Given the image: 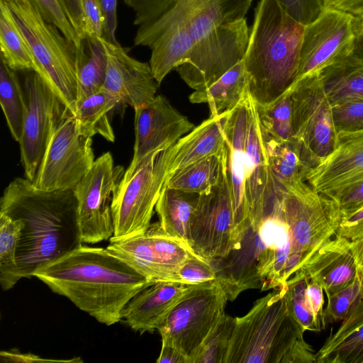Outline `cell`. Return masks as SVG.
Returning a JSON list of instances; mask_svg holds the SVG:
<instances>
[{"label":"cell","mask_w":363,"mask_h":363,"mask_svg":"<svg viewBox=\"0 0 363 363\" xmlns=\"http://www.w3.org/2000/svg\"><path fill=\"white\" fill-rule=\"evenodd\" d=\"M33 277L107 326L120 322L128 301L152 283L106 248L83 245Z\"/></svg>","instance_id":"1"},{"label":"cell","mask_w":363,"mask_h":363,"mask_svg":"<svg viewBox=\"0 0 363 363\" xmlns=\"http://www.w3.org/2000/svg\"><path fill=\"white\" fill-rule=\"evenodd\" d=\"M0 213L23 223L16 254L21 279L82 245L74 190L45 191L16 178L4 191Z\"/></svg>","instance_id":"2"},{"label":"cell","mask_w":363,"mask_h":363,"mask_svg":"<svg viewBox=\"0 0 363 363\" xmlns=\"http://www.w3.org/2000/svg\"><path fill=\"white\" fill-rule=\"evenodd\" d=\"M233 209L234 245L252 224L259 228L274 210L279 185L269 165L257 103L249 89L224 123Z\"/></svg>","instance_id":"3"},{"label":"cell","mask_w":363,"mask_h":363,"mask_svg":"<svg viewBox=\"0 0 363 363\" xmlns=\"http://www.w3.org/2000/svg\"><path fill=\"white\" fill-rule=\"evenodd\" d=\"M304 28L277 0L257 3L243 59L249 90L257 104L272 103L294 82Z\"/></svg>","instance_id":"4"},{"label":"cell","mask_w":363,"mask_h":363,"mask_svg":"<svg viewBox=\"0 0 363 363\" xmlns=\"http://www.w3.org/2000/svg\"><path fill=\"white\" fill-rule=\"evenodd\" d=\"M289 306L286 287L258 299L235 318L225 363H313V348Z\"/></svg>","instance_id":"5"},{"label":"cell","mask_w":363,"mask_h":363,"mask_svg":"<svg viewBox=\"0 0 363 363\" xmlns=\"http://www.w3.org/2000/svg\"><path fill=\"white\" fill-rule=\"evenodd\" d=\"M134 11V45L147 47L174 27L198 40L220 25L245 18L252 0H123Z\"/></svg>","instance_id":"6"},{"label":"cell","mask_w":363,"mask_h":363,"mask_svg":"<svg viewBox=\"0 0 363 363\" xmlns=\"http://www.w3.org/2000/svg\"><path fill=\"white\" fill-rule=\"evenodd\" d=\"M38 64V74L74 116L77 111L76 46L43 16L35 0H4Z\"/></svg>","instance_id":"7"},{"label":"cell","mask_w":363,"mask_h":363,"mask_svg":"<svg viewBox=\"0 0 363 363\" xmlns=\"http://www.w3.org/2000/svg\"><path fill=\"white\" fill-rule=\"evenodd\" d=\"M278 191L298 271L336 235L341 212L333 199L315 191L306 181L279 186Z\"/></svg>","instance_id":"8"},{"label":"cell","mask_w":363,"mask_h":363,"mask_svg":"<svg viewBox=\"0 0 363 363\" xmlns=\"http://www.w3.org/2000/svg\"><path fill=\"white\" fill-rule=\"evenodd\" d=\"M173 145L150 155L127 179H121L113 194L111 209L114 233L109 240L145 233L168 177Z\"/></svg>","instance_id":"9"},{"label":"cell","mask_w":363,"mask_h":363,"mask_svg":"<svg viewBox=\"0 0 363 363\" xmlns=\"http://www.w3.org/2000/svg\"><path fill=\"white\" fill-rule=\"evenodd\" d=\"M228 298L218 280L192 284L158 328L162 342L192 361L225 313Z\"/></svg>","instance_id":"10"},{"label":"cell","mask_w":363,"mask_h":363,"mask_svg":"<svg viewBox=\"0 0 363 363\" xmlns=\"http://www.w3.org/2000/svg\"><path fill=\"white\" fill-rule=\"evenodd\" d=\"M287 91L292 102L293 138L310 169L328 157L335 146L337 132L333 106L320 74L301 78Z\"/></svg>","instance_id":"11"},{"label":"cell","mask_w":363,"mask_h":363,"mask_svg":"<svg viewBox=\"0 0 363 363\" xmlns=\"http://www.w3.org/2000/svg\"><path fill=\"white\" fill-rule=\"evenodd\" d=\"M94 160L92 138L80 133L67 109L54 127L32 182L45 191L74 190Z\"/></svg>","instance_id":"12"},{"label":"cell","mask_w":363,"mask_h":363,"mask_svg":"<svg viewBox=\"0 0 363 363\" xmlns=\"http://www.w3.org/2000/svg\"><path fill=\"white\" fill-rule=\"evenodd\" d=\"M233 223L225 144L216 183L199 196L190 223L189 246L211 262L225 258L234 246Z\"/></svg>","instance_id":"13"},{"label":"cell","mask_w":363,"mask_h":363,"mask_svg":"<svg viewBox=\"0 0 363 363\" xmlns=\"http://www.w3.org/2000/svg\"><path fill=\"white\" fill-rule=\"evenodd\" d=\"M249 38L245 18L220 25L196 40L188 59L175 69L189 87L203 89L244 59Z\"/></svg>","instance_id":"14"},{"label":"cell","mask_w":363,"mask_h":363,"mask_svg":"<svg viewBox=\"0 0 363 363\" xmlns=\"http://www.w3.org/2000/svg\"><path fill=\"white\" fill-rule=\"evenodd\" d=\"M109 241L108 251L152 283L180 282L182 266L190 257L198 255L186 242L164 233L159 221L140 235Z\"/></svg>","instance_id":"15"},{"label":"cell","mask_w":363,"mask_h":363,"mask_svg":"<svg viewBox=\"0 0 363 363\" xmlns=\"http://www.w3.org/2000/svg\"><path fill=\"white\" fill-rule=\"evenodd\" d=\"M125 171L114 165L111 152H106L94 160L74 188L82 243L95 244L113 237L111 199Z\"/></svg>","instance_id":"16"},{"label":"cell","mask_w":363,"mask_h":363,"mask_svg":"<svg viewBox=\"0 0 363 363\" xmlns=\"http://www.w3.org/2000/svg\"><path fill=\"white\" fill-rule=\"evenodd\" d=\"M355 38V16L343 11L325 8L314 21L305 26L294 82L306 76L320 74L326 67L351 55Z\"/></svg>","instance_id":"17"},{"label":"cell","mask_w":363,"mask_h":363,"mask_svg":"<svg viewBox=\"0 0 363 363\" xmlns=\"http://www.w3.org/2000/svg\"><path fill=\"white\" fill-rule=\"evenodd\" d=\"M26 111L19 141L26 178L33 182L54 127L67 108L46 82L30 72L24 82Z\"/></svg>","instance_id":"18"},{"label":"cell","mask_w":363,"mask_h":363,"mask_svg":"<svg viewBox=\"0 0 363 363\" xmlns=\"http://www.w3.org/2000/svg\"><path fill=\"white\" fill-rule=\"evenodd\" d=\"M194 125L162 95L135 109L133 156L122 179H128L152 153L175 144Z\"/></svg>","instance_id":"19"},{"label":"cell","mask_w":363,"mask_h":363,"mask_svg":"<svg viewBox=\"0 0 363 363\" xmlns=\"http://www.w3.org/2000/svg\"><path fill=\"white\" fill-rule=\"evenodd\" d=\"M268 247L259 228L249 225L229 254L218 261L217 279L228 301H233L243 291L262 289L263 270L268 259Z\"/></svg>","instance_id":"20"},{"label":"cell","mask_w":363,"mask_h":363,"mask_svg":"<svg viewBox=\"0 0 363 363\" xmlns=\"http://www.w3.org/2000/svg\"><path fill=\"white\" fill-rule=\"evenodd\" d=\"M107 55V69L103 89L116 96L122 104L135 109L154 99L160 86L149 63L128 55L129 48L101 38Z\"/></svg>","instance_id":"21"},{"label":"cell","mask_w":363,"mask_h":363,"mask_svg":"<svg viewBox=\"0 0 363 363\" xmlns=\"http://www.w3.org/2000/svg\"><path fill=\"white\" fill-rule=\"evenodd\" d=\"M362 179L363 129L338 131L333 150L306 175V182L315 191L328 197Z\"/></svg>","instance_id":"22"},{"label":"cell","mask_w":363,"mask_h":363,"mask_svg":"<svg viewBox=\"0 0 363 363\" xmlns=\"http://www.w3.org/2000/svg\"><path fill=\"white\" fill-rule=\"evenodd\" d=\"M359 274L351 241L335 235L320 247L294 276L318 283L328 296L348 285Z\"/></svg>","instance_id":"23"},{"label":"cell","mask_w":363,"mask_h":363,"mask_svg":"<svg viewBox=\"0 0 363 363\" xmlns=\"http://www.w3.org/2000/svg\"><path fill=\"white\" fill-rule=\"evenodd\" d=\"M192 284L157 281L135 295L125 305L122 318L134 331L153 333Z\"/></svg>","instance_id":"24"},{"label":"cell","mask_w":363,"mask_h":363,"mask_svg":"<svg viewBox=\"0 0 363 363\" xmlns=\"http://www.w3.org/2000/svg\"><path fill=\"white\" fill-rule=\"evenodd\" d=\"M228 111L210 116L173 145L168 177L192 163L221 154L225 144L224 123Z\"/></svg>","instance_id":"25"},{"label":"cell","mask_w":363,"mask_h":363,"mask_svg":"<svg viewBox=\"0 0 363 363\" xmlns=\"http://www.w3.org/2000/svg\"><path fill=\"white\" fill-rule=\"evenodd\" d=\"M317 363H363V296L315 352Z\"/></svg>","instance_id":"26"},{"label":"cell","mask_w":363,"mask_h":363,"mask_svg":"<svg viewBox=\"0 0 363 363\" xmlns=\"http://www.w3.org/2000/svg\"><path fill=\"white\" fill-rule=\"evenodd\" d=\"M248 89L242 60L208 86L195 90L189 99L193 104H208L210 116H213L237 106Z\"/></svg>","instance_id":"27"},{"label":"cell","mask_w":363,"mask_h":363,"mask_svg":"<svg viewBox=\"0 0 363 363\" xmlns=\"http://www.w3.org/2000/svg\"><path fill=\"white\" fill-rule=\"evenodd\" d=\"M199 196L164 186L155 208L163 231L189 245L190 223Z\"/></svg>","instance_id":"28"},{"label":"cell","mask_w":363,"mask_h":363,"mask_svg":"<svg viewBox=\"0 0 363 363\" xmlns=\"http://www.w3.org/2000/svg\"><path fill=\"white\" fill-rule=\"evenodd\" d=\"M76 68L79 102L104 87L107 55L101 38L88 35L81 37L76 47Z\"/></svg>","instance_id":"29"},{"label":"cell","mask_w":363,"mask_h":363,"mask_svg":"<svg viewBox=\"0 0 363 363\" xmlns=\"http://www.w3.org/2000/svg\"><path fill=\"white\" fill-rule=\"evenodd\" d=\"M195 41L188 28L174 27L154 43L149 64L159 85L172 69L188 59Z\"/></svg>","instance_id":"30"},{"label":"cell","mask_w":363,"mask_h":363,"mask_svg":"<svg viewBox=\"0 0 363 363\" xmlns=\"http://www.w3.org/2000/svg\"><path fill=\"white\" fill-rule=\"evenodd\" d=\"M320 76L332 106L363 97V60L354 54L326 67Z\"/></svg>","instance_id":"31"},{"label":"cell","mask_w":363,"mask_h":363,"mask_svg":"<svg viewBox=\"0 0 363 363\" xmlns=\"http://www.w3.org/2000/svg\"><path fill=\"white\" fill-rule=\"evenodd\" d=\"M120 104L119 99L104 89L77 102L74 116L80 133L89 138L99 135L113 143L110 113Z\"/></svg>","instance_id":"32"},{"label":"cell","mask_w":363,"mask_h":363,"mask_svg":"<svg viewBox=\"0 0 363 363\" xmlns=\"http://www.w3.org/2000/svg\"><path fill=\"white\" fill-rule=\"evenodd\" d=\"M0 48L1 57L11 69L38 72L33 53L4 0H0Z\"/></svg>","instance_id":"33"},{"label":"cell","mask_w":363,"mask_h":363,"mask_svg":"<svg viewBox=\"0 0 363 363\" xmlns=\"http://www.w3.org/2000/svg\"><path fill=\"white\" fill-rule=\"evenodd\" d=\"M270 167L280 186L306 181L309 169L303 162L300 147L292 138L281 140L262 131Z\"/></svg>","instance_id":"34"},{"label":"cell","mask_w":363,"mask_h":363,"mask_svg":"<svg viewBox=\"0 0 363 363\" xmlns=\"http://www.w3.org/2000/svg\"><path fill=\"white\" fill-rule=\"evenodd\" d=\"M0 104L10 133L19 143L26 111V99L16 71L0 57Z\"/></svg>","instance_id":"35"},{"label":"cell","mask_w":363,"mask_h":363,"mask_svg":"<svg viewBox=\"0 0 363 363\" xmlns=\"http://www.w3.org/2000/svg\"><path fill=\"white\" fill-rule=\"evenodd\" d=\"M220 159L221 154L204 158L180 169L167 178L164 186L198 194L206 192L218 179Z\"/></svg>","instance_id":"36"},{"label":"cell","mask_w":363,"mask_h":363,"mask_svg":"<svg viewBox=\"0 0 363 363\" xmlns=\"http://www.w3.org/2000/svg\"><path fill=\"white\" fill-rule=\"evenodd\" d=\"M23 225L0 213V284L4 291L13 288L21 279L17 262V247Z\"/></svg>","instance_id":"37"},{"label":"cell","mask_w":363,"mask_h":363,"mask_svg":"<svg viewBox=\"0 0 363 363\" xmlns=\"http://www.w3.org/2000/svg\"><path fill=\"white\" fill-rule=\"evenodd\" d=\"M257 106L264 133L281 140L293 138V110L289 91L270 104Z\"/></svg>","instance_id":"38"},{"label":"cell","mask_w":363,"mask_h":363,"mask_svg":"<svg viewBox=\"0 0 363 363\" xmlns=\"http://www.w3.org/2000/svg\"><path fill=\"white\" fill-rule=\"evenodd\" d=\"M235 318L225 313L207 336L192 363H225Z\"/></svg>","instance_id":"39"},{"label":"cell","mask_w":363,"mask_h":363,"mask_svg":"<svg viewBox=\"0 0 363 363\" xmlns=\"http://www.w3.org/2000/svg\"><path fill=\"white\" fill-rule=\"evenodd\" d=\"M308 279L293 276L286 284V298L296 320L304 331H320L323 330L317 321L306 294Z\"/></svg>","instance_id":"40"},{"label":"cell","mask_w":363,"mask_h":363,"mask_svg":"<svg viewBox=\"0 0 363 363\" xmlns=\"http://www.w3.org/2000/svg\"><path fill=\"white\" fill-rule=\"evenodd\" d=\"M362 296L363 281L360 274L348 285L327 296L328 304L323 309L325 325L342 321Z\"/></svg>","instance_id":"41"},{"label":"cell","mask_w":363,"mask_h":363,"mask_svg":"<svg viewBox=\"0 0 363 363\" xmlns=\"http://www.w3.org/2000/svg\"><path fill=\"white\" fill-rule=\"evenodd\" d=\"M332 106L337 132L363 129V97L347 99Z\"/></svg>","instance_id":"42"},{"label":"cell","mask_w":363,"mask_h":363,"mask_svg":"<svg viewBox=\"0 0 363 363\" xmlns=\"http://www.w3.org/2000/svg\"><path fill=\"white\" fill-rule=\"evenodd\" d=\"M35 1L44 18L55 25L69 41L77 47L80 42V36L69 21L60 0Z\"/></svg>","instance_id":"43"},{"label":"cell","mask_w":363,"mask_h":363,"mask_svg":"<svg viewBox=\"0 0 363 363\" xmlns=\"http://www.w3.org/2000/svg\"><path fill=\"white\" fill-rule=\"evenodd\" d=\"M180 282L185 284H198L217 279L216 268L211 262L199 255L190 257L182 266Z\"/></svg>","instance_id":"44"},{"label":"cell","mask_w":363,"mask_h":363,"mask_svg":"<svg viewBox=\"0 0 363 363\" xmlns=\"http://www.w3.org/2000/svg\"><path fill=\"white\" fill-rule=\"evenodd\" d=\"M285 12L296 21L307 26L324 10L323 0H277Z\"/></svg>","instance_id":"45"},{"label":"cell","mask_w":363,"mask_h":363,"mask_svg":"<svg viewBox=\"0 0 363 363\" xmlns=\"http://www.w3.org/2000/svg\"><path fill=\"white\" fill-rule=\"evenodd\" d=\"M329 198L336 203L342 217L359 209L363 207V179L347 185Z\"/></svg>","instance_id":"46"},{"label":"cell","mask_w":363,"mask_h":363,"mask_svg":"<svg viewBox=\"0 0 363 363\" xmlns=\"http://www.w3.org/2000/svg\"><path fill=\"white\" fill-rule=\"evenodd\" d=\"M84 21V35L102 38L103 18L99 0H81Z\"/></svg>","instance_id":"47"},{"label":"cell","mask_w":363,"mask_h":363,"mask_svg":"<svg viewBox=\"0 0 363 363\" xmlns=\"http://www.w3.org/2000/svg\"><path fill=\"white\" fill-rule=\"evenodd\" d=\"M336 236L351 241L363 238V207L342 217Z\"/></svg>","instance_id":"48"},{"label":"cell","mask_w":363,"mask_h":363,"mask_svg":"<svg viewBox=\"0 0 363 363\" xmlns=\"http://www.w3.org/2000/svg\"><path fill=\"white\" fill-rule=\"evenodd\" d=\"M117 1L99 0L104 23L102 38L114 44L118 43L116 38Z\"/></svg>","instance_id":"49"},{"label":"cell","mask_w":363,"mask_h":363,"mask_svg":"<svg viewBox=\"0 0 363 363\" xmlns=\"http://www.w3.org/2000/svg\"><path fill=\"white\" fill-rule=\"evenodd\" d=\"M323 289L316 282L308 281L306 294L313 314L318 323L324 330L326 327L323 318Z\"/></svg>","instance_id":"50"},{"label":"cell","mask_w":363,"mask_h":363,"mask_svg":"<svg viewBox=\"0 0 363 363\" xmlns=\"http://www.w3.org/2000/svg\"><path fill=\"white\" fill-rule=\"evenodd\" d=\"M68 18L80 38L84 35V21L81 0H60Z\"/></svg>","instance_id":"51"},{"label":"cell","mask_w":363,"mask_h":363,"mask_svg":"<svg viewBox=\"0 0 363 363\" xmlns=\"http://www.w3.org/2000/svg\"><path fill=\"white\" fill-rule=\"evenodd\" d=\"M1 359L4 362H82L83 361L80 358L72 359H43L40 357L35 354L27 353L23 354L19 352V351H1Z\"/></svg>","instance_id":"52"},{"label":"cell","mask_w":363,"mask_h":363,"mask_svg":"<svg viewBox=\"0 0 363 363\" xmlns=\"http://www.w3.org/2000/svg\"><path fill=\"white\" fill-rule=\"evenodd\" d=\"M157 363H189V358L172 345L162 342Z\"/></svg>","instance_id":"53"},{"label":"cell","mask_w":363,"mask_h":363,"mask_svg":"<svg viewBox=\"0 0 363 363\" xmlns=\"http://www.w3.org/2000/svg\"><path fill=\"white\" fill-rule=\"evenodd\" d=\"M325 8H331L353 15L363 13V0H323Z\"/></svg>","instance_id":"54"},{"label":"cell","mask_w":363,"mask_h":363,"mask_svg":"<svg viewBox=\"0 0 363 363\" xmlns=\"http://www.w3.org/2000/svg\"><path fill=\"white\" fill-rule=\"evenodd\" d=\"M356 24V38L352 54L363 60V13L354 15Z\"/></svg>","instance_id":"55"},{"label":"cell","mask_w":363,"mask_h":363,"mask_svg":"<svg viewBox=\"0 0 363 363\" xmlns=\"http://www.w3.org/2000/svg\"><path fill=\"white\" fill-rule=\"evenodd\" d=\"M14 1H24V0H14Z\"/></svg>","instance_id":"56"},{"label":"cell","mask_w":363,"mask_h":363,"mask_svg":"<svg viewBox=\"0 0 363 363\" xmlns=\"http://www.w3.org/2000/svg\"><path fill=\"white\" fill-rule=\"evenodd\" d=\"M362 281H363V279H362Z\"/></svg>","instance_id":"57"}]
</instances>
